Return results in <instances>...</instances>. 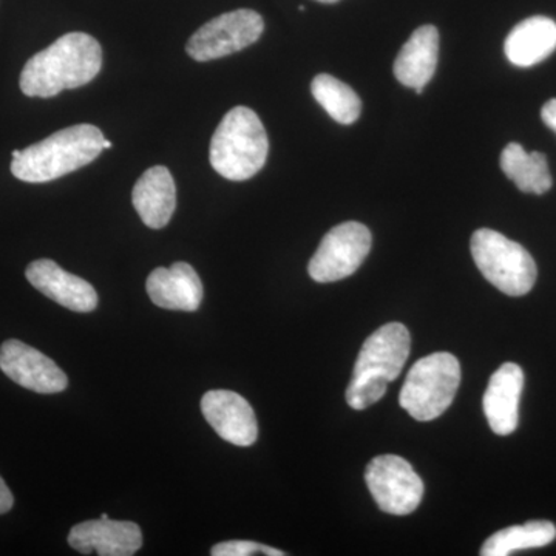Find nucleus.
I'll list each match as a JSON object with an SVG mask.
<instances>
[{
    "mask_svg": "<svg viewBox=\"0 0 556 556\" xmlns=\"http://www.w3.org/2000/svg\"><path fill=\"white\" fill-rule=\"evenodd\" d=\"M131 203L150 229H163L169 225L177 207V189L167 167H150L142 174L131 192Z\"/></svg>",
    "mask_w": 556,
    "mask_h": 556,
    "instance_id": "nucleus-16",
    "label": "nucleus"
},
{
    "mask_svg": "<svg viewBox=\"0 0 556 556\" xmlns=\"http://www.w3.org/2000/svg\"><path fill=\"white\" fill-rule=\"evenodd\" d=\"M439 58V31L433 25H424L413 33L394 61V76L402 86L422 93L433 78Z\"/></svg>",
    "mask_w": 556,
    "mask_h": 556,
    "instance_id": "nucleus-17",
    "label": "nucleus"
},
{
    "mask_svg": "<svg viewBox=\"0 0 556 556\" xmlns=\"http://www.w3.org/2000/svg\"><path fill=\"white\" fill-rule=\"evenodd\" d=\"M311 91L332 119L343 126L356 123L362 112V101L348 84L331 75H318L311 84Z\"/></svg>",
    "mask_w": 556,
    "mask_h": 556,
    "instance_id": "nucleus-21",
    "label": "nucleus"
},
{
    "mask_svg": "<svg viewBox=\"0 0 556 556\" xmlns=\"http://www.w3.org/2000/svg\"><path fill=\"white\" fill-rule=\"evenodd\" d=\"M268 152V134L257 113L240 105L219 123L212 137L208 159L223 178L244 181L263 169Z\"/></svg>",
    "mask_w": 556,
    "mask_h": 556,
    "instance_id": "nucleus-4",
    "label": "nucleus"
},
{
    "mask_svg": "<svg viewBox=\"0 0 556 556\" xmlns=\"http://www.w3.org/2000/svg\"><path fill=\"white\" fill-rule=\"evenodd\" d=\"M102 67L100 42L87 33H68L39 51L21 73V90L30 98H53L97 78Z\"/></svg>",
    "mask_w": 556,
    "mask_h": 556,
    "instance_id": "nucleus-1",
    "label": "nucleus"
},
{
    "mask_svg": "<svg viewBox=\"0 0 556 556\" xmlns=\"http://www.w3.org/2000/svg\"><path fill=\"white\" fill-rule=\"evenodd\" d=\"M371 232L357 222L342 223L329 230L308 265L311 278L332 283L353 276L371 251Z\"/></svg>",
    "mask_w": 556,
    "mask_h": 556,
    "instance_id": "nucleus-7",
    "label": "nucleus"
},
{
    "mask_svg": "<svg viewBox=\"0 0 556 556\" xmlns=\"http://www.w3.org/2000/svg\"><path fill=\"white\" fill-rule=\"evenodd\" d=\"M0 369L17 386L40 394L61 393L68 386L67 375L50 357L16 339L0 346Z\"/></svg>",
    "mask_w": 556,
    "mask_h": 556,
    "instance_id": "nucleus-10",
    "label": "nucleus"
},
{
    "mask_svg": "<svg viewBox=\"0 0 556 556\" xmlns=\"http://www.w3.org/2000/svg\"><path fill=\"white\" fill-rule=\"evenodd\" d=\"M556 50V22L533 16L519 22L504 43L507 60L517 67H533Z\"/></svg>",
    "mask_w": 556,
    "mask_h": 556,
    "instance_id": "nucleus-18",
    "label": "nucleus"
},
{
    "mask_svg": "<svg viewBox=\"0 0 556 556\" xmlns=\"http://www.w3.org/2000/svg\"><path fill=\"white\" fill-rule=\"evenodd\" d=\"M501 169L526 193L543 195L554 182L546 156L540 152H526L518 142H510L501 153Z\"/></svg>",
    "mask_w": 556,
    "mask_h": 556,
    "instance_id": "nucleus-19",
    "label": "nucleus"
},
{
    "mask_svg": "<svg viewBox=\"0 0 556 556\" xmlns=\"http://www.w3.org/2000/svg\"><path fill=\"white\" fill-rule=\"evenodd\" d=\"M541 118H543L548 129L554 130L556 134V100L547 101L544 104L543 110H541Z\"/></svg>",
    "mask_w": 556,
    "mask_h": 556,
    "instance_id": "nucleus-24",
    "label": "nucleus"
},
{
    "mask_svg": "<svg viewBox=\"0 0 556 556\" xmlns=\"http://www.w3.org/2000/svg\"><path fill=\"white\" fill-rule=\"evenodd\" d=\"M104 149H112V142L108 141V139H104Z\"/></svg>",
    "mask_w": 556,
    "mask_h": 556,
    "instance_id": "nucleus-25",
    "label": "nucleus"
},
{
    "mask_svg": "<svg viewBox=\"0 0 556 556\" xmlns=\"http://www.w3.org/2000/svg\"><path fill=\"white\" fill-rule=\"evenodd\" d=\"M471 255L482 276L511 298L529 294L535 287V260L517 241L492 229H479L471 237Z\"/></svg>",
    "mask_w": 556,
    "mask_h": 556,
    "instance_id": "nucleus-6",
    "label": "nucleus"
},
{
    "mask_svg": "<svg viewBox=\"0 0 556 556\" xmlns=\"http://www.w3.org/2000/svg\"><path fill=\"white\" fill-rule=\"evenodd\" d=\"M556 538V527L551 521H529L525 526L507 527L485 541L482 556H508L526 548L548 546Z\"/></svg>",
    "mask_w": 556,
    "mask_h": 556,
    "instance_id": "nucleus-20",
    "label": "nucleus"
},
{
    "mask_svg": "<svg viewBox=\"0 0 556 556\" xmlns=\"http://www.w3.org/2000/svg\"><path fill=\"white\" fill-rule=\"evenodd\" d=\"M522 388L525 372L519 365L511 362L504 364L490 378L482 407L490 428L497 437H508L517 430Z\"/></svg>",
    "mask_w": 556,
    "mask_h": 556,
    "instance_id": "nucleus-14",
    "label": "nucleus"
},
{
    "mask_svg": "<svg viewBox=\"0 0 556 556\" xmlns=\"http://www.w3.org/2000/svg\"><path fill=\"white\" fill-rule=\"evenodd\" d=\"M201 412L215 433L237 447H249L258 437L257 417L251 404L229 390L207 391L201 399Z\"/></svg>",
    "mask_w": 556,
    "mask_h": 556,
    "instance_id": "nucleus-11",
    "label": "nucleus"
},
{
    "mask_svg": "<svg viewBox=\"0 0 556 556\" xmlns=\"http://www.w3.org/2000/svg\"><path fill=\"white\" fill-rule=\"evenodd\" d=\"M68 544L83 555L131 556L142 546V532L135 522L91 519L70 530Z\"/></svg>",
    "mask_w": 556,
    "mask_h": 556,
    "instance_id": "nucleus-12",
    "label": "nucleus"
},
{
    "mask_svg": "<svg viewBox=\"0 0 556 556\" xmlns=\"http://www.w3.org/2000/svg\"><path fill=\"white\" fill-rule=\"evenodd\" d=\"M317 2H321V3H336V2H339V0H317Z\"/></svg>",
    "mask_w": 556,
    "mask_h": 556,
    "instance_id": "nucleus-26",
    "label": "nucleus"
},
{
    "mask_svg": "<svg viewBox=\"0 0 556 556\" xmlns=\"http://www.w3.org/2000/svg\"><path fill=\"white\" fill-rule=\"evenodd\" d=\"M13 506V493H11V490L9 489V485H7V482L3 481L2 477H0V515L9 514Z\"/></svg>",
    "mask_w": 556,
    "mask_h": 556,
    "instance_id": "nucleus-23",
    "label": "nucleus"
},
{
    "mask_svg": "<svg viewBox=\"0 0 556 556\" xmlns=\"http://www.w3.org/2000/svg\"><path fill=\"white\" fill-rule=\"evenodd\" d=\"M146 289L150 300L163 309L195 313L203 300L199 274L185 262L153 270L146 281Z\"/></svg>",
    "mask_w": 556,
    "mask_h": 556,
    "instance_id": "nucleus-15",
    "label": "nucleus"
},
{
    "mask_svg": "<svg viewBox=\"0 0 556 556\" xmlns=\"http://www.w3.org/2000/svg\"><path fill=\"white\" fill-rule=\"evenodd\" d=\"M104 135L91 124L67 127L42 139L11 161V174L25 182H47L65 177L97 160Z\"/></svg>",
    "mask_w": 556,
    "mask_h": 556,
    "instance_id": "nucleus-2",
    "label": "nucleus"
},
{
    "mask_svg": "<svg viewBox=\"0 0 556 556\" xmlns=\"http://www.w3.org/2000/svg\"><path fill=\"white\" fill-rule=\"evenodd\" d=\"M27 280L46 298L75 313L97 309L98 294L89 281L67 273L53 260H36L27 268Z\"/></svg>",
    "mask_w": 556,
    "mask_h": 556,
    "instance_id": "nucleus-13",
    "label": "nucleus"
},
{
    "mask_svg": "<svg viewBox=\"0 0 556 556\" xmlns=\"http://www.w3.org/2000/svg\"><path fill=\"white\" fill-rule=\"evenodd\" d=\"M263 30L265 22L257 11H230L193 33L186 50L199 62L219 60L257 42Z\"/></svg>",
    "mask_w": 556,
    "mask_h": 556,
    "instance_id": "nucleus-8",
    "label": "nucleus"
},
{
    "mask_svg": "<svg viewBox=\"0 0 556 556\" xmlns=\"http://www.w3.org/2000/svg\"><path fill=\"white\" fill-rule=\"evenodd\" d=\"M408 329L388 324L372 332L358 353L353 379L346 388V402L353 409H365L386 396L387 388L399 378L409 356Z\"/></svg>",
    "mask_w": 556,
    "mask_h": 556,
    "instance_id": "nucleus-3",
    "label": "nucleus"
},
{
    "mask_svg": "<svg viewBox=\"0 0 556 556\" xmlns=\"http://www.w3.org/2000/svg\"><path fill=\"white\" fill-rule=\"evenodd\" d=\"M369 493L380 510L390 515L413 514L424 497V482L404 457H375L365 471Z\"/></svg>",
    "mask_w": 556,
    "mask_h": 556,
    "instance_id": "nucleus-9",
    "label": "nucleus"
},
{
    "mask_svg": "<svg viewBox=\"0 0 556 556\" xmlns=\"http://www.w3.org/2000/svg\"><path fill=\"white\" fill-rule=\"evenodd\" d=\"M212 556H285V552L278 548L265 546V544L254 543V541H225L217 546L212 547Z\"/></svg>",
    "mask_w": 556,
    "mask_h": 556,
    "instance_id": "nucleus-22",
    "label": "nucleus"
},
{
    "mask_svg": "<svg viewBox=\"0 0 556 556\" xmlns=\"http://www.w3.org/2000/svg\"><path fill=\"white\" fill-rule=\"evenodd\" d=\"M459 383V361L450 353L430 354L409 369L399 404L419 422L438 419L455 401Z\"/></svg>",
    "mask_w": 556,
    "mask_h": 556,
    "instance_id": "nucleus-5",
    "label": "nucleus"
}]
</instances>
